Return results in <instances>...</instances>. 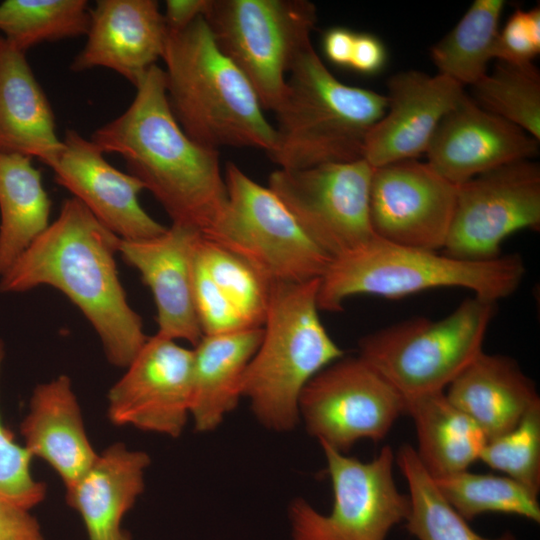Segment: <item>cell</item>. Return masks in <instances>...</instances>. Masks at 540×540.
I'll return each instance as SVG.
<instances>
[{
	"instance_id": "cell-16",
	"label": "cell",
	"mask_w": 540,
	"mask_h": 540,
	"mask_svg": "<svg viewBox=\"0 0 540 540\" xmlns=\"http://www.w3.org/2000/svg\"><path fill=\"white\" fill-rule=\"evenodd\" d=\"M62 144L47 166L55 181L105 227L123 240L152 238L167 229L142 208L138 200L145 189L142 182L108 163L93 141L69 129Z\"/></svg>"
},
{
	"instance_id": "cell-33",
	"label": "cell",
	"mask_w": 540,
	"mask_h": 540,
	"mask_svg": "<svg viewBox=\"0 0 540 540\" xmlns=\"http://www.w3.org/2000/svg\"><path fill=\"white\" fill-rule=\"evenodd\" d=\"M195 259L234 305L249 327H263L271 285L248 262L199 236Z\"/></svg>"
},
{
	"instance_id": "cell-10",
	"label": "cell",
	"mask_w": 540,
	"mask_h": 540,
	"mask_svg": "<svg viewBox=\"0 0 540 540\" xmlns=\"http://www.w3.org/2000/svg\"><path fill=\"white\" fill-rule=\"evenodd\" d=\"M333 491V506L323 515L303 499L290 508L293 540H386L406 521L410 501L394 477L395 454L389 445L361 461L320 442Z\"/></svg>"
},
{
	"instance_id": "cell-22",
	"label": "cell",
	"mask_w": 540,
	"mask_h": 540,
	"mask_svg": "<svg viewBox=\"0 0 540 540\" xmlns=\"http://www.w3.org/2000/svg\"><path fill=\"white\" fill-rule=\"evenodd\" d=\"M447 388L449 401L471 418L487 439L515 427L540 403L535 383L513 358L484 351Z\"/></svg>"
},
{
	"instance_id": "cell-17",
	"label": "cell",
	"mask_w": 540,
	"mask_h": 540,
	"mask_svg": "<svg viewBox=\"0 0 540 540\" xmlns=\"http://www.w3.org/2000/svg\"><path fill=\"white\" fill-rule=\"evenodd\" d=\"M464 87L441 75L409 70L387 82V108L367 132L362 158L372 167L426 152L443 117L466 94Z\"/></svg>"
},
{
	"instance_id": "cell-31",
	"label": "cell",
	"mask_w": 540,
	"mask_h": 540,
	"mask_svg": "<svg viewBox=\"0 0 540 540\" xmlns=\"http://www.w3.org/2000/svg\"><path fill=\"white\" fill-rule=\"evenodd\" d=\"M432 479L445 501L466 521L485 513L540 521L538 496L510 477L465 470Z\"/></svg>"
},
{
	"instance_id": "cell-5",
	"label": "cell",
	"mask_w": 540,
	"mask_h": 540,
	"mask_svg": "<svg viewBox=\"0 0 540 540\" xmlns=\"http://www.w3.org/2000/svg\"><path fill=\"white\" fill-rule=\"evenodd\" d=\"M524 274L518 254L470 261L375 237L331 260L319 280L317 305L320 311L338 312L355 295L401 298L450 287L468 289L474 296L497 303L516 291Z\"/></svg>"
},
{
	"instance_id": "cell-25",
	"label": "cell",
	"mask_w": 540,
	"mask_h": 540,
	"mask_svg": "<svg viewBox=\"0 0 540 540\" xmlns=\"http://www.w3.org/2000/svg\"><path fill=\"white\" fill-rule=\"evenodd\" d=\"M263 327L203 335L193 349L190 415L199 432L214 430L242 397L246 369Z\"/></svg>"
},
{
	"instance_id": "cell-32",
	"label": "cell",
	"mask_w": 540,
	"mask_h": 540,
	"mask_svg": "<svg viewBox=\"0 0 540 540\" xmlns=\"http://www.w3.org/2000/svg\"><path fill=\"white\" fill-rule=\"evenodd\" d=\"M473 101L540 141V73L531 62L497 61L472 86Z\"/></svg>"
},
{
	"instance_id": "cell-35",
	"label": "cell",
	"mask_w": 540,
	"mask_h": 540,
	"mask_svg": "<svg viewBox=\"0 0 540 540\" xmlns=\"http://www.w3.org/2000/svg\"><path fill=\"white\" fill-rule=\"evenodd\" d=\"M4 355V343L0 339V369ZM31 458L0 420V497L26 509L39 504L46 495L45 484L31 475Z\"/></svg>"
},
{
	"instance_id": "cell-23",
	"label": "cell",
	"mask_w": 540,
	"mask_h": 540,
	"mask_svg": "<svg viewBox=\"0 0 540 540\" xmlns=\"http://www.w3.org/2000/svg\"><path fill=\"white\" fill-rule=\"evenodd\" d=\"M147 453L115 443L66 488V501L81 516L89 540H122L121 522L144 489Z\"/></svg>"
},
{
	"instance_id": "cell-18",
	"label": "cell",
	"mask_w": 540,
	"mask_h": 540,
	"mask_svg": "<svg viewBox=\"0 0 540 540\" xmlns=\"http://www.w3.org/2000/svg\"><path fill=\"white\" fill-rule=\"evenodd\" d=\"M427 163L455 185L504 165L531 160L539 141L465 94L439 123Z\"/></svg>"
},
{
	"instance_id": "cell-24",
	"label": "cell",
	"mask_w": 540,
	"mask_h": 540,
	"mask_svg": "<svg viewBox=\"0 0 540 540\" xmlns=\"http://www.w3.org/2000/svg\"><path fill=\"white\" fill-rule=\"evenodd\" d=\"M25 54L0 37V152L36 157L48 165L63 144Z\"/></svg>"
},
{
	"instance_id": "cell-36",
	"label": "cell",
	"mask_w": 540,
	"mask_h": 540,
	"mask_svg": "<svg viewBox=\"0 0 540 540\" xmlns=\"http://www.w3.org/2000/svg\"><path fill=\"white\" fill-rule=\"evenodd\" d=\"M193 294L196 314L203 335L222 334L251 328L246 325L234 305L196 261L195 252Z\"/></svg>"
},
{
	"instance_id": "cell-42",
	"label": "cell",
	"mask_w": 540,
	"mask_h": 540,
	"mask_svg": "<svg viewBox=\"0 0 540 540\" xmlns=\"http://www.w3.org/2000/svg\"><path fill=\"white\" fill-rule=\"evenodd\" d=\"M122 540H130L128 535H125V537Z\"/></svg>"
},
{
	"instance_id": "cell-29",
	"label": "cell",
	"mask_w": 540,
	"mask_h": 540,
	"mask_svg": "<svg viewBox=\"0 0 540 540\" xmlns=\"http://www.w3.org/2000/svg\"><path fill=\"white\" fill-rule=\"evenodd\" d=\"M395 462L408 486L406 527L418 540H515L508 532L497 538L477 534L441 496L412 445H401Z\"/></svg>"
},
{
	"instance_id": "cell-40",
	"label": "cell",
	"mask_w": 540,
	"mask_h": 540,
	"mask_svg": "<svg viewBox=\"0 0 540 540\" xmlns=\"http://www.w3.org/2000/svg\"><path fill=\"white\" fill-rule=\"evenodd\" d=\"M163 14L168 32H177L204 17L210 0H167Z\"/></svg>"
},
{
	"instance_id": "cell-7",
	"label": "cell",
	"mask_w": 540,
	"mask_h": 540,
	"mask_svg": "<svg viewBox=\"0 0 540 540\" xmlns=\"http://www.w3.org/2000/svg\"><path fill=\"white\" fill-rule=\"evenodd\" d=\"M496 302L463 300L439 320L412 318L367 334L359 356L405 399L444 391L481 352Z\"/></svg>"
},
{
	"instance_id": "cell-14",
	"label": "cell",
	"mask_w": 540,
	"mask_h": 540,
	"mask_svg": "<svg viewBox=\"0 0 540 540\" xmlns=\"http://www.w3.org/2000/svg\"><path fill=\"white\" fill-rule=\"evenodd\" d=\"M457 194L427 162L409 159L374 169L370 220L375 236L397 245L442 251Z\"/></svg>"
},
{
	"instance_id": "cell-26",
	"label": "cell",
	"mask_w": 540,
	"mask_h": 540,
	"mask_svg": "<svg viewBox=\"0 0 540 540\" xmlns=\"http://www.w3.org/2000/svg\"><path fill=\"white\" fill-rule=\"evenodd\" d=\"M405 403V414L415 425L416 454L432 478L468 470L480 459L486 435L444 391L408 398Z\"/></svg>"
},
{
	"instance_id": "cell-4",
	"label": "cell",
	"mask_w": 540,
	"mask_h": 540,
	"mask_svg": "<svg viewBox=\"0 0 540 540\" xmlns=\"http://www.w3.org/2000/svg\"><path fill=\"white\" fill-rule=\"evenodd\" d=\"M387 108L386 96L339 81L310 43L296 58L274 110L269 158L282 169H304L362 158L364 139Z\"/></svg>"
},
{
	"instance_id": "cell-30",
	"label": "cell",
	"mask_w": 540,
	"mask_h": 540,
	"mask_svg": "<svg viewBox=\"0 0 540 540\" xmlns=\"http://www.w3.org/2000/svg\"><path fill=\"white\" fill-rule=\"evenodd\" d=\"M90 9L85 0H5L0 3V31L19 50L43 42L86 35Z\"/></svg>"
},
{
	"instance_id": "cell-28",
	"label": "cell",
	"mask_w": 540,
	"mask_h": 540,
	"mask_svg": "<svg viewBox=\"0 0 540 540\" xmlns=\"http://www.w3.org/2000/svg\"><path fill=\"white\" fill-rule=\"evenodd\" d=\"M503 0H475L453 29L430 50L438 74L459 85L472 86L494 59Z\"/></svg>"
},
{
	"instance_id": "cell-12",
	"label": "cell",
	"mask_w": 540,
	"mask_h": 540,
	"mask_svg": "<svg viewBox=\"0 0 540 540\" xmlns=\"http://www.w3.org/2000/svg\"><path fill=\"white\" fill-rule=\"evenodd\" d=\"M307 431L341 453L356 442L383 440L405 414V398L359 355L318 372L299 397Z\"/></svg>"
},
{
	"instance_id": "cell-13",
	"label": "cell",
	"mask_w": 540,
	"mask_h": 540,
	"mask_svg": "<svg viewBox=\"0 0 540 540\" xmlns=\"http://www.w3.org/2000/svg\"><path fill=\"white\" fill-rule=\"evenodd\" d=\"M540 228V167L532 160L504 165L457 185L443 253L462 260L501 256L511 234Z\"/></svg>"
},
{
	"instance_id": "cell-38",
	"label": "cell",
	"mask_w": 540,
	"mask_h": 540,
	"mask_svg": "<svg viewBox=\"0 0 540 540\" xmlns=\"http://www.w3.org/2000/svg\"><path fill=\"white\" fill-rule=\"evenodd\" d=\"M0 540H45L29 509L0 497Z\"/></svg>"
},
{
	"instance_id": "cell-39",
	"label": "cell",
	"mask_w": 540,
	"mask_h": 540,
	"mask_svg": "<svg viewBox=\"0 0 540 540\" xmlns=\"http://www.w3.org/2000/svg\"><path fill=\"white\" fill-rule=\"evenodd\" d=\"M387 52L383 42L370 33H356L349 67L354 71L374 75L385 66Z\"/></svg>"
},
{
	"instance_id": "cell-2",
	"label": "cell",
	"mask_w": 540,
	"mask_h": 540,
	"mask_svg": "<svg viewBox=\"0 0 540 540\" xmlns=\"http://www.w3.org/2000/svg\"><path fill=\"white\" fill-rule=\"evenodd\" d=\"M127 110L91 135L103 153H116L129 174L161 204L172 224L206 234L222 212L227 188L219 152L192 140L173 116L164 70L154 65L137 83Z\"/></svg>"
},
{
	"instance_id": "cell-21",
	"label": "cell",
	"mask_w": 540,
	"mask_h": 540,
	"mask_svg": "<svg viewBox=\"0 0 540 540\" xmlns=\"http://www.w3.org/2000/svg\"><path fill=\"white\" fill-rule=\"evenodd\" d=\"M20 432L30 455L48 463L65 487L74 483L98 455L89 442L78 400L66 375L36 386Z\"/></svg>"
},
{
	"instance_id": "cell-8",
	"label": "cell",
	"mask_w": 540,
	"mask_h": 540,
	"mask_svg": "<svg viewBox=\"0 0 540 540\" xmlns=\"http://www.w3.org/2000/svg\"><path fill=\"white\" fill-rule=\"evenodd\" d=\"M227 201L203 237L248 262L270 284L319 279L331 258L302 230L274 194L236 164L225 167Z\"/></svg>"
},
{
	"instance_id": "cell-34",
	"label": "cell",
	"mask_w": 540,
	"mask_h": 540,
	"mask_svg": "<svg viewBox=\"0 0 540 540\" xmlns=\"http://www.w3.org/2000/svg\"><path fill=\"white\" fill-rule=\"evenodd\" d=\"M480 461L514 479L533 494L540 491V403L509 431L488 439Z\"/></svg>"
},
{
	"instance_id": "cell-6",
	"label": "cell",
	"mask_w": 540,
	"mask_h": 540,
	"mask_svg": "<svg viewBox=\"0 0 540 540\" xmlns=\"http://www.w3.org/2000/svg\"><path fill=\"white\" fill-rule=\"evenodd\" d=\"M319 280L271 285L262 339L244 374L242 396L276 431L296 425L305 385L344 356L319 317Z\"/></svg>"
},
{
	"instance_id": "cell-11",
	"label": "cell",
	"mask_w": 540,
	"mask_h": 540,
	"mask_svg": "<svg viewBox=\"0 0 540 540\" xmlns=\"http://www.w3.org/2000/svg\"><path fill=\"white\" fill-rule=\"evenodd\" d=\"M365 159L304 169L278 168L268 188L304 233L331 259L373 240L370 187L374 172Z\"/></svg>"
},
{
	"instance_id": "cell-15",
	"label": "cell",
	"mask_w": 540,
	"mask_h": 540,
	"mask_svg": "<svg viewBox=\"0 0 540 540\" xmlns=\"http://www.w3.org/2000/svg\"><path fill=\"white\" fill-rule=\"evenodd\" d=\"M193 350L158 333L148 337L108 392V418L118 426L181 434L190 415Z\"/></svg>"
},
{
	"instance_id": "cell-20",
	"label": "cell",
	"mask_w": 540,
	"mask_h": 540,
	"mask_svg": "<svg viewBox=\"0 0 540 540\" xmlns=\"http://www.w3.org/2000/svg\"><path fill=\"white\" fill-rule=\"evenodd\" d=\"M168 31L154 0H99L71 70L111 69L134 86L162 58Z\"/></svg>"
},
{
	"instance_id": "cell-41",
	"label": "cell",
	"mask_w": 540,
	"mask_h": 540,
	"mask_svg": "<svg viewBox=\"0 0 540 540\" xmlns=\"http://www.w3.org/2000/svg\"><path fill=\"white\" fill-rule=\"evenodd\" d=\"M355 32L345 27H333L323 36V50L327 59L340 67H349Z\"/></svg>"
},
{
	"instance_id": "cell-27",
	"label": "cell",
	"mask_w": 540,
	"mask_h": 540,
	"mask_svg": "<svg viewBox=\"0 0 540 540\" xmlns=\"http://www.w3.org/2000/svg\"><path fill=\"white\" fill-rule=\"evenodd\" d=\"M50 210L32 158L0 152V276L48 228Z\"/></svg>"
},
{
	"instance_id": "cell-37",
	"label": "cell",
	"mask_w": 540,
	"mask_h": 540,
	"mask_svg": "<svg viewBox=\"0 0 540 540\" xmlns=\"http://www.w3.org/2000/svg\"><path fill=\"white\" fill-rule=\"evenodd\" d=\"M540 53L539 5L524 11L517 9L499 29L494 58L511 64L531 63Z\"/></svg>"
},
{
	"instance_id": "cell-3",
	"label": "cell",
	"mask_w": 540,
	"mask_h": 540,
	"mask_svg": "<svg viewBox=\"0 0 540 540\" xmlns=\"http://www.w3.org/2000/svg\"><path fill=\"white\" fill-rule=\"evenodd\" d=\"M162 59L171 112L192 140L216 150H273L274 126L251 83L217 47L204 17L168 32Z\"/></svg>"
},
{
	"instance_id": "cell-9",
	"label": "cell",
	"mask_w": 540,
	"mask_h": 540,
	"mask_svg": "<svg viewBox=\"0 0 540 540\" xmlns=\"http://www.w3.org/2000/svg\"><path fill=\"white\" fill-rule=\"evenodd\" d=\"M204 19L217 47L251 83L263 109L274 111L292 65L311 43L315 5L307 0H210Z\"/></svg>"
},
{
	"instance_id": "cell-1",
	"label": "cell",
	"mask_w": 540,
	"mask_h": 540,
	"mask_svg": "<svg viewBox=\"0 0 540 540\" xmlns=\"http://www.w3.org/2000/svg\"><path fill=\"white\" fill-rule=\"evenodd\" d=\"M119 240L78 199H66L58 217L1 275L0 292L59 290L93 327L107 360L126 368L148 337L119 278Z\"/></svg>"
},
{
	"instance_id": "cell-19",
	"label": "cell",
	"mask_w": 540,
	"mask_h": 540,
	"mask_svg": "<svg viewBox=\"0 0 540 540\" xmlns=\"http://www.w3.org/2000/svg\"><path fill=\"white\" fill-rule=\"evenodd\" d=\"M201 234L172 224L160 235L118 243L123 261L135 268L153 296L157 333L195 346L203 336L193 294V263Z\"/></svg>"
}]
</instances>
